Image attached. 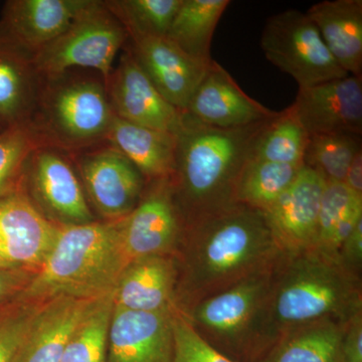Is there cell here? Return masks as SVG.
Wrapping results in <instances>:
<instances>
[{
    "label": "cell",
    "mask_w": 362,
    "mask_h": 362,
    "mask_svg": "<svg viewBox=\"0 0 362 362\" xmlns=\"http://www.w3.org/2000/svg\"><path fill=\"white\" fill-rule=\"evenodd\" d=\"M275 267L202 300L192 307L190 314L185 313L195 329L218 341L228 345L249 343L252 325L270 290Z\"/></svg>",
    "instance_id": "52a82bcc"
},
{
    "label": "cell",
    "mask_w": 362,
    "mask_h": 362,
    "mask_svg": "<svg viewBox=\"0 0 362 362\" xmlns=\"http://www.w3.org/2000/svg\"><path fill=\"white\" fill-rule=\"evenodd\" d=\"M343 183L362 197V150L356 154L350 164Z\"/></svg>",
    "instance_id": "f35d334b"
},
{
    "label": "cell",
    "mask_w": 362,
    "mask_h": 362,
    "mask_svg": "<svg viewBox=\"0 0 362 362\" xmlns=\"http://www.w3.org/2000/svg\"><path fill=\"white\" fill-rule=\"evenodd\" d=\"M112 110L135 125L177 135L185 112L169 103L130 52L121 57L106 82Z\"/></svg>",
    "instance_id": "30bf717a"
},
{
    "label": "cell",
    "mask_w": 362,
    "mask_h": 362,
    "mask_svg": "<svg viewBox=\"0 0 362 362\" xmlns=\"http://www.w3.org/2000/svg\"><path fill=\"white\" fill-rule=\"evenodd\" d=\"M127 40L122 23L105 2L93 0L65 32L33 54V66L40 77L49 78H59L71 68L94 69L107 82Z\"/></svg>",
    "instance_id": "5b68a950"
},
{
    "label": "cell",
    "mask_w": 362,
    "mask_h": 362,
    "mask_svg": "<svg viewBox=\"0 0 362 362\" xmlns=\"http://www.w3.org/2000/svg\"><path fill=\"white\" fill-rule=\"evenodd\" d=\"M346 326L322 323L296 331L278 342L266 362H341Z\"/></svg>",
    "instance_id": "4316f807"
},
{
    "label": "cell",
    "mask_w": 362,
    "mask_h": 362,
    "mask_svg": "<svg viewBox=\"0 0 362 362\" xmlns=\"http://www.w3.org/2000/svg\"><path fill=\"white\" fill-rule=\"evenodd\" d=\"M361 150V135L330 133L309 136L304 165L318 171L326 182H343L350 164Z\"/></svg>",
    "instance_id": "f546056e"
},
{
    "label": "cell",
    "mask_w": 362,
    "mask_h": 362,
    "mask_svg": "<svg viewBox=\"0 0 362 362\" xmlns=\"http://www.w3.org/2000/svg\"><path fill=\"white\" fill-rule=\"evenodd\" d=\"M261 47L266 58L294 78L299 88L349 76L330 54L313 21L296 9L269 18Z\"/></svg>",
    "instance_id": "8992f818"
},
{
    "label": "cell",
    "mask_w": 362,
    "mask_h": 362,
    "mask_svg": "<svg viewBox=\"0 0 362 362\" xmlns=\"http://www.w3.org/2000/svg\"><path fill=\"white\" fill-rule=\"evenodd\" d=\"M173 308L138 312L114 306L105 362H173Z\"/></svg>",
    "instance_id": "e0dca14e"
},
{
    "label": "cell",
    "mask_w": 362,
    "mask_h": 362,
    "mask_svg": "<svg viewBox=\"0 0 362 362\" xmlns=\"http://www.w3.org/2000/svg\"><path fill=\"white\" fill-rule=\"evenodd\" d=\"M176 268L168 256L131 262L114 290L115 306L126 310L162 312L175 306Z\"/></svg>",
    "instance_id": "44dd1931"
},
{
    "label": "cell",
    "mask_w": 362,
    "mask_h": 362,
    "mask_svg": "<svg viewBox=\"0 0 362 362\" xmlns=\"http://www.w3.org/2000/svg\"><path fill=\"white\" fill-rule=\"evenodd\" d=\"M358 278L335 257L316 249L284 252L252 325L250 342H279L322 323L347 325L361 312Z\"/></svg>",
    "instance_id": "6da1fadb"
},
{
    "label": "cell",
    "mask_w": 362,
    "mask_h": 362,
    "mask_svg": "<svg viewBox=\"0 0 362 362\" xmlns=\"http://www.w3.org/2000/svg\"><path fill=\"white\" fill-rule=\"evenodd\" d=\"M324 44L347 74L362 76V1L325 0L306 13Z\"/></svg>",
    "instance_id": "7402d4cb"
},
{
    "label": "cell",
    "mask_w": 362,
    "mask_h": 362,
    "mask_svg": "<svg viewBox=\"0 0 362 362\" xmlns=\"http://www.w3.org/2000/svg\"><path fill=\"white\" fill-rule=\"evenodd\" d=\"M114 292L100 298L66 345L59 362H105Z\"/></svg>",
    "instance_id": "1f68e13d"
},
{
    "label": "cell",
    "mask_w": 362,
    "mask_h": 362,
    "mask_svg": "<svg viewBox=\"0 0 362 362\" xmlns=\"http://www.w3.org/2000/svg\"><path fill=\"white\" fill-rule=\"evenodd\" d=\"M187 226L185 287L192 307L252 276L270 270L284 255L264 214L239 202Z\"/></svg>",
    "instance_id": "7a4b0ae2"
},
{
    "label": "cell",
    "mask_w": 362,
    "mask_h": 362,
    "mask_svg": "<svg viewBox=\"0 0 362 362\" xmlns=\"http://www.w3.org/2000/svg\"><path fill=\"white\" fill-rule=\"evenodd\" d=\"M130 37H166L182 0L104 1Z\"/></svg>",
    "instance_id": "f1b7e54d"
},
{
    "label": "cell",
    "mask_w": 362,
    "mask_h": 362,
    "mask_svg": "<svg viewBox=\"0 0 362 362\" xmlns=\"http://www.w3.org/2000/svg\"><path fill=\"white\" fill-rule=\"evenodd\" d=\"M341 362H362L361 312L352 317L343 337Z\"/></svg>",
    "instance_id": "8d00e7d4"
},
{
    "label": "cell",
    "mask_w": 362,
    "mask_h": 362,
    "mask_svg": "<svg viewBox=\"0 0 362 362\" xmlns=\"http://www.w3.org/2000/svg\"><path fill=\"white\" fill-rule=\"evenodd\" d=\"M45 301L16 299L0 309V362H14L35 314Z\"/></svg>",
    "instance_id": "836d02e7"
},
{
    "label": "cell",
    "mask_w": 362,
    "mask_h": 362,
    "mask_svg": "<svg viewBox=\"0 0 362 362\" xmlns=\"http://www.w3.org/2000/svg\"><path fill=\"white\" fill-rule=\"evenodd\" d=\"M309 136L362 133V78H334L299 88L289 106Z\"/></svg>",
    "instance_id": "8fae6325"
},
{
    "label": "cell",
    "mask_w": 362,
    "mask_h": 362,
    "mask_svg": "<svg viewBox=\"0 0 362 362\" xmlns=\"http://www.w3.org/2000/svg\"><path fill=\"white\" fill-rule=\"evenodd\" d=\"M228 0H182L166 37L192 58L213 61L211 42Z\"/></svg>",
    "instance_id": "d4e9b609"
},
{
    "label": "cell",
    "mask_w": 362,
    "mask_h": 362,
    "mask_svg": "<svg viewBox=\"0 0 362 362\" xmlns=\"http://www.w3.org/2000/svg\"><path fill=\"white\" fill-rule=\"evenodd\" d=\"M49 130L59 141L85 145L106 139L115 115L99 83L78 81L61 86L47 98Z\"/></svg>",
    "instance_id": "ba28073f"
},
{
    "label": "cell",
    "mask_w": 362,
    "mask_h": 362,
    "mask_svg": "<svg viewBox=\"0 0 362 362\" xmlns=\"http://www.w3.org/2000/svg\"><path fill=\"white\" fill-rule=\"evenodd\" d=\"M338 258L342 265L351 272L358 270L362 261V221L356 226L354 232L343 243L338 252Z\"/></svg>",
    "instance_id": "74e56055"
},
{
    "label": "cell",
    "mask_w": 362,
    "mask_h": 362,
    "mask_svg": "<svg viewBox=\"0 0 362 362\" xmlns=\"http://www.w3.org/2000/svg\"><path fill=\"white\" fill-rule=\"evenodd\" d=\"M309 135L288 107L267 121L252 146V160L304 164Z\"/></svg>",
    "instance_id": "83f0119b"
},
{
    "label": "cell",
    "mask_w": 362,
    "mask_h": 362,
    "mask_svg": "<svg viewBox=\"0 0 362 362\" xmlns=\"http://www.w3.org/2000/svg\"><path fill=\"white\" fill-rule=\"evenodd\" d=\"M131 54L162 96L185 112L211 63L192 58L166 37H130Z\"/></svg>",
    "instance_id": "5bb4252c"
},
{
    "label": "cell",
    "mask_w": 362,
    "mask_h": 362,
    "mask_svg": "<svg viewBox=\"0 0 362 362\" xmlns=\"http://www.w3.org/2000/svg\"><path fill=\"white\" fill-rule=\"evenodd\" d=\"M325 178L303 166L290 187L264 211L274 239L284 252L315 247L317 226Z\"/></svg>",
    "instance_id": "7c38bea8"
},
{
    "label": "cell",
    "mask_w": 362,
    "mask_h": 362,
    "mask_svg": "<svg viewBox=\"0 0 362 362\" xmlns=\"http://www.w3.org/2000/svg\"><path fill=\"white\" fill-rule=\"evenodd\" d=\"M37 271L26 268L0 269V309L20 298Z\"/></svg>",
    "instance_id": "d590c367"
},
{
    "label": "cell",
    "mask_w": 362,
    "mask_h": 362,
    "mask_svg": "<svg viewBox=\"0 0 362 362\" xmlns=\"http://www.w3.org/2000/svg\"><path fill=\"white\" fill-rule=\"evenodd\" d=\"M185 113L213 127L240 128L270 120L279 112L250 97L213 59Z\"/></svg>",
    "instance_id": "2e32d148"
},
{
    "label": "cell",
    "mask_w": 362,
    "mask_h": 362,
    "mask_svg": "<svg viewBox=\"0 0 362 362\" xmlns=\"http://www.w3.org/2000/svg\"><path fill=\"white\" fill-rule=\"evenodd\" d=\"M124 220L59 223L51 252L20 299L42 302L59 295L99 299L114 292L131 263L124 246Z\"/></svg>",
    "instance_id": "277c9868"
},
{
    "label": "cell",
    "mask_w": 362,
    "mask_h": 362,
    "mask_svg": "<svg viewBox=\"0 0 362 362\" xmlns=\"http://www.w3.org/2000/svg\"><path fill=\"white\" fill-rule=\"evenodd\" d=\"M99 299L59 295L45 301L35 314L14 362L61 361L78 326Z\"/></svg>",
    "instance_id": "ffe728a7"
},
{
    "label": "cell",
    "mask_w": 362,
    "mask_h": 362,
    "mask_svg": "<svg viewBox=\"0 0 362 362\" xmlns=\"http://www.w3.org/2000/svg\"><path fill=\"white\" fill-rule=\"evenodd\" d=\"M362 204V197L343 182H327L319 209L315 247L324 252L331 235L350 211Z\"/></svg>",
    "instance_id": "d6a6232c"
},
{
    "label": "cell",
    "mask_w": 362,
    "mask_h": 362,
    "mask_svg": "<svg viewBox=\"0 0 362 362\" xmlns=\"http://www.w3.org/2000/svg\"><path fill=\"white\" fill-rule=\"evenodd\" d=\"M173 362H233L202 337L177 306L173 308Z\"/></svg>",
    "instance_id": "e575fe53"
},
{
    "label": "cell",
    "mask_w": 362,
    "mask_h": 362,
    "mask_svg": "<svg viewBox=\"0 0 362 362\" xmlns=\"http://www.w3.org/2000/svg\"><path fill=\"white\" fill-rule=\"evenodd\" d=\"M171 178L156 180L151 190L125 216L124 246L130 261L168 256L181 230V218L173 197Z\"/></svg>",
    "instance_id": "9a60e30c"
},
{
    "label": "cell",
    "mask_w": 362,
    "mask_h": 362,
    "mask_svg": "<svg viewBox=\"0 0 362 362\" xmlns=\"http://www.w3.org/2000/svg\"><path fill=\"white\" fill-rule=\"evenodd\" d=\"M58 228L35 206L23 185L0 195V259L7 265L39 270Z\"/></svg>",
    "instance_id": "9c48e42d"
},
{
    "label": "cell",
    "mask_w": 362,
    "mask_h": 362,
    "mask_svg": "<svg viewBox=\"0 0 362 362\" xmlns=\"http://www.w3.org/2000/svg\"><path fill=\"white\" fill-rule=\"evenodd\" d=\"M45 140L32 122L0 130V195L23 185L26 163L35 150L44 146Z\"/></svg>",
    "instance_id": "4dcf8cb0"
},
{
    "label": "cell",
    "mask_w": 362,
    "mask_h": 362,
    "mask_svg": "<svg viewBox=\"0 0 362 362\" xmlns=\"http://www.w3.org/2000/svg\"><path fill=\"white\" fill-rule=\"evenodd\" d=\"M25 170L45 209L57 223L82 225L95 221L82 185L71 164L58 152L40 147L30 156Z\"/></svg>",
    "instance_id": "ac0fdd59"
},
{
    "label": "cell",
    "mask_w": 362,
    "mask_h": 362,
    "mask_svg": "<svg viewBox=\"0 0 362 362\" xmlns=\"http://www.w3.org/2000/svg\"><path fill=\"white\" fill-rule=\"evenodd\" d=\"M106 139L129 159L143 177L156 181L175 175L177 136L135 125L114 115Z\"/></svg>",
    "instance_id": "603a6c76"
},
{
    "label": "cell",
    "mask_w": 362,
    "mask_h": 362,
    "mask_svg": "<svg viewBox=\"0 0 362 362\" xmlns=\"http://www.w3.org/2000/svg\"><path fill=\"white\" fill-rule=\"evenodd\" d=\"M2 268H13V267H11L9 265H7L6 262L2 261V259H0V269H2Z\"/></svg>",
    "instance_id": "ab89813d"
},
{
    "label": "cell",
    "mask_w": 362,
    "mask_h": 362,
    "mask_svg": "<svg viewBox=\"0 0 362 362\" xmlns=\"http://www.w3.org/2000/svg\"><path fill=\"white\" fill-rule=\"evenodd\" d=\"M268 121V120H267ZM267 121L246 127L218 128L185 113L177 133L173 197L188 226L235 204V188Z\"/></svg>",
    "instance_id": "3957f363"
},
{
    "label": "cell",
    "mask_w": 362,
    "mask_h": 362,
    "mask_svg": "<svg viewBox=\"0 0 362 362\" xmlns=\"http://www.w3.org/2000/svg\"><path fill=\"white\" fill-rule=\"evenodd\" d=\"M303 166L249 159L238 181L235 202L264 213L290 187Z\"/></svg>",
    "instance_id": "484cf974"
},
{
    "label": "cell",
    "mask_w": 362,
    "mask_h": 362,
    "mask_svg": "<svg viewBox=\"0 0 362 362\" xmlns=\"http://www.w3.org/2000/svg\"><path fill=\"white\" fill-rule=\"evenodd\" d=\"M78 168L90 201L106 220L125 218L137 206L144 177L115 147L86 154Z\"/></svg>",
    "instance_id": "4fadbf2b"
},
{
    "label": "cell",
    "mask_w": 362,
    "mask_h": 362,
    "mask_svg": "<svg viewBox=\"0 0 362 362\" xmlns=\"http://www.w3.org/2000/svg\"><path fill=\"white\" fill-rule=\"evenodd\" d=\"M93 0H11L4 6L0 30L30 54L59 37Z\"/></svg>",
    "instance_id": "d6986e66"
},
{
    "label": "cell",
    "mask_w": 362,
    "mask_h": 362,
    "mask_svg": "<svg viewBox=\"0 0 362 362\" xmlns=\"http://www.w3.org/2000/svg\"><path fill=\"white\" fill-rule=\"evenodd\" d=\"M33 54L0 30V130L30 122L37 100Z\"/></svg>",
    "instance_id": "cb8c5ba5"
}]
</instances>
